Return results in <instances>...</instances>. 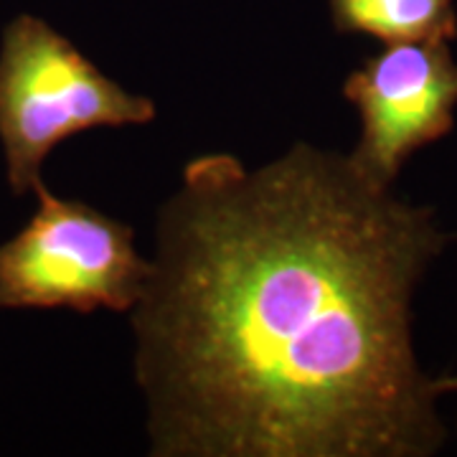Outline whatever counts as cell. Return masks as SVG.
<instances>
[{"instance_id":"2","label":"cell","mask_w":457,"mask_h":457,"mask_svg":"<svg viewBox=\"0 0 457 457\" xmlns=\"http://www.w3.org/2000/svg\"><path fill=\"white\" fill-rule=\"evenodd\" d=\"M155 102L125 89L41 18L16 16L0 38V145L16 196L44 183L64 140L97 128L147 125Z\"/></svg>"},{"instance_id":"4","label":"cell","mask_w":457,"mask_h":457,"mask_svg":"<svg viewBox=\"0 0 457 457\" xmlns=\"http://www.w3.org/2000/svg\"><path fill=\"white\" fill-rule=\"evenodd\" d=\"M361 120L351 161L381 186H394L409 158L455 125L457 62L447 41L389 44L343 84Z\"/></svg>"},{"instance_id":"6","label":"cell","mask_w":457,"mask_h":457,"mask_svg":"<svg viewBox=\"0 0 457 457\" xmlns=\"http://www.w3.org/2000/svg\"><path fill=\"white\" fill-rule=\"evenodd\" d=\"M437 384H440L442 396H445V394H457V376H445V378H437Z\"/></svg>"},{"instance_id":"3","label":"cell","mask_w":457,"mask_h":457,"mask_svg":"<svg viewBox=\"0 0 457 457\" xmlns=\"http://www.w3.org/2000/svg\"><path fill=\"white\" fill-rule=\"evenodd\" d=\"M33 194L31 221L0 245V311H132L153 270L135 231L44 183Z\"/></svg>"},{"instance_id":"5","label":"cell","mask_w":457,"mask_h":457,"mask_svg":"<svg viewBox=\"0 0 457 457\" xmlns=\"http://www.w3.org/2000/svg\"><path fill=\"white\" fill-rule=\"evenodd\" d=\"M338 33H366L389 44L457 38L455 0H330Z\"/></svg>"},{"instance_id":"1","label":"cell","mask_w":457,"mask_h":457,"mask_svg":"<svg viewBox=\"0 0 457 457\" xmlns=\"http://www.w3.org/2000/svg\"><path fill=\"white\" fill-rule=\"evenodd\" d=\"M450 234L351 155L297 143L246 168L206 153L158 219L132 308L161 457H427L440 384L411 300Z\"/></svg>"}]
</instances>
